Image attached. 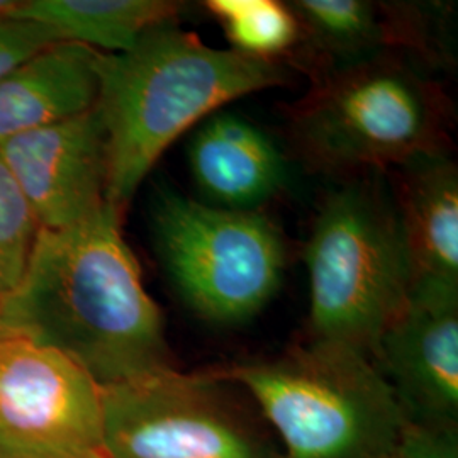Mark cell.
<instances>
[{
	"instance_id": "cell-1",
	"label": "cell",
	"mask_w": 458,
	"mask_h": 458,
	"mask_svg": "<svg viewBox=\"0 0 458 458\" xmlns=\"http://www.w3.org/2000/svg\"><path fill=\"white\" fill-rule=\"evenodd\" d=\"M121 223L106 204L75 226L39 229L22 277L2 297L13 336L60 352L98 386L174 367L164 314Z\"/></svg>"
},
{
	"instance_id": "cell-2",
	"label": "cell",
	"mask_w": 458,
	"mask_h": 458,
	"mask_svg": "<svg viewBox=\"0 0 458 458\" xmlns=\"http://www.w3.org/2000/svg\"><path fill=\"white\" fill-rule=\"evenodd\" d=\"M94 70L107 134L106 200L119 216L182 132L231 100L289 79L280 60L211 48L177 22L148 30L128 51H96Z\"/></svg>"
},
{
	"instance_id": "cell-3",
	"label": "cell",
	"mask_w": 458,
	"mask_h": 458,
	"mask_svg": "<svg viewBox=\"0 0 458 458\" xmlns=\"http://www.w3.org/2000/svg\"><path fill=\"white\" fill-rule=\"evenodd\" d=\"M213 374L250 397L284 458H393L406 421L376 361L344 344L310 338Z\"/></svg>"
},
{
	"instance_id": "cell-4",
	"label": "cell",
	"mask_w": 458,
	"mask_h": 458,
	"mask_svg": "<svg viewBox=\"0 0 458 458\" xmlns=\"http://www.w3.org/2000/svg\"><path fill=\"white\" fill-rule=\"evenodd\" d=\"M291 114L295 149L318 172L395 168L445 151L442 90L399 51L314 77Z\"/></svg>"
},
{
	"instance_id": "cell-5",
	"label": "cell",
	"mask_w": 458,
	"mask_h": 458,
	"mask_svg": "<svg viewBox=\"0 0 458 458\" xmlns=\"http://www.w3.org/2000/svg\"><path fill=\"white\" fill-rule=\"evenodd\" d=\"M304 259L312 340L344 344L374 360L382 333L412 289L394 199L370 182L329 192L312 223Z\"/></svg>"
},
{
	"instance_id": "cell-6",
	"label": "cell",
	"mask_w": 458,
	"mask_h": 458,
	"mask_svg": "<svg viewBox=\"0 0 458 458\" xmlns=\"http://www.w3.org/2000/svg\"><path fill=\"white\" fill-rule=\"evenodd\" d=\"M107 458H284L260 411L214 376L165 367L100 386Z\"/></svg>"
},
{
	"instance_id": "cell-7",
	"label": "cell",
	"mask_w": 458,
	"mask_h": 458,
	"mask_svg": "<svg viewBox=\"0 0 458 458\" xmlns=\"http://www.w3.org/2000/svg\"><path fill=\"white\" fill-rule=\"evenodd\" d=\"M153 236L166 274L204 319L246 321L280 287L285 246L260 211H229L164 192L153 209Z\"/></svg>"
},
{
	"instance_id": "cell-8",
	"label": "cell",
	"mask_w": 458,
	"mask_h": 458,
	"mask_svg": "<svg viewBox=\"0 0 458 458\" xmlns=\"http://www.w3.org/2000/svg\"><path fill=\"white\" fill-rule=\"evenodd\" d=\"M0 458H107L98 382L56 350L0 342Z\"/></svg>"
},
{
	"instance_id": "cell-9",
	"label": "cell",
	"mask_w": 458,
	"mask_h": 458,
	"mask_svg": "<svg viewBox=\"0 0 458 458\" xmlns=\"http://www.w3.org/2000/svg\"><path fill=\"white\" fill-rule=\"evenodd\" d=\"M41 229L70 228L106 204L109 155L98 107L0 141Z\"/></svg>"
},
{
	"instance_id": "cell-10",
	"label": "cell",
	"mask_w": 458,
	"mask_h": 458,
	"mask_svg": "<svg viewBox=\"0 0 458 458\" xmlns=\"http://www.w3.org/2000/svg\"><path fill=\"white\" fill-rule=\"evenodd\" d=\"M374 361L406 418L458 425V287H412Z\"/></svg>"
},
{
	"instance_id": "cell-11",
	"label": "cell",
	"mask_w": 458,
	"mask_h": 458,
	"mask_svg": "<svg viewBox=\"0 0 458 458\" xmlns=\"http://www.w3.org/2000/svg\"><path fill=\"white\" fill-rule=\"evenodd\" d=\"M287 5L299 24L297 58L312 77L389 51L429 53V17L414 4L293 0Z\"/></svg>"
},
{
	"instance_id": "cell-12",
	"label": "cell",
	"mask_w": 458,
	"mask_h": 458,
	"mask_svg": "<svg viewBox=\"0 0 458 458\" xmlns=\"http://www.w3.org/2000/svg\"><path fill=\"white\" fill-rule=\"evenodd\" d=\"M202 202L229 211H260L289 183L291 168L277 143L243 115H208L187 147Z\"/></svg>"
},
{
	"instance_id": "cell-13",
	"label": "cell",
	"mask_w": 458,
	"mask_h": 458,
	"mask_svg": "<svg viewBox=\"0 0 458 458\" xmlns=\"http://www.w3.org/2000/svg\"><path fill=\"white\" fill-rule=\"evenodd\" d=\"M395 208L412 287H458V170L446 151L395 166Z\"/></svg>"
},
{
	"instance_id": "cell-14",
	"label": "cell",
	"mask_w": 458,
	"mask_h": 458,
	"mask_svg": "<svg viewBox=\"0 0 458 458\" xmlns=\"http://www.w3.org/2000/svg\"><path fill=\"white\" fill-rule=\"evenodd\" d=\"M96 49L55 43L0 79V141L82 114L98 102Z\"/></svg>"
},
{
	"instance_id": "cell-15",
	"label": "cell",
	"mask_w": 458,
	"mask_h": 458,
	"mask_svg": "<svg viewBox=\"0 0 458 458\" xmlns=\"http://www.w3.org/2000/svg\"><path fill=\"white\" fill-rule=\"evenodd\" d=\"M185 4L172 0H21L13 19L48 28L58 43L123 53L148 30L177 22Z\"/></svg>"
},
{
	"instance_id": "cell-16",
	"label": "cell",
	"mask_w": 458,
	"mask_h": 458,
	"mask_svg": "<svg viewBox=\"0 0 458 458\" xmlns=\"http://www.w3.org/2000/svg\"><path fill=\"white\" fill-rule=\"evenodd\" d=\"M204 5L221 22L234 51L280 60L297 45L299 24L287 4L276 0H209Z\"/></svg>"
},
{
	"instance_id": "cell-17",
	"label": "cell",
	"mask_w": 458,
	"mask_h": 458,
	"mask_svg": "<svg viewBox=\"0 0 458 458\" xmlns=\"http://www.w3.org/2000/svg\"><path fill=\"white\" fill-rule=\"evenodd\" d=\"M39 225L9 165L0 155V295L22 277Z\"/></svg>"
},
{
	"instance_id": "cell-18",
	"label": "cell",
	"mask_w": 458,
	"mask_h": 458,
	"mask_svg": "<svg viewBox=\"0 0 458 458\" xmlns=\"http://www.w3.org/2000/svg\"><path fill=\"white\" fill-rule=\"evenodd\" d=\"M393 458H458V425L406 418Z\"/></svg>"
},
{
	"instance_id": "cell-19",
	"label": "cell",
	"mask_w": 458,
	"mask_h": 458,
	"mask_svg": "<svg viewBox=\"0 0 458 458\" xmlns=\"http://www.w3.org/2000/svg\"><path fill=\"white\" fill-rule=\"evenodd\" d=\"M55 43L56 38L43 24L0 17V79Z\"/></svg>"
},
{
	"instance_id": "cell-20",
	"label": "cell",
	"mask_w": 458,
	"mask_h": 458,
	"mask_svg": "<svg viewBox=\"0 0 458 458\" xmlns=\"http://www.w3.org/2000/svg\"><path fill=\"white\" fill-rule=\"evenodd\" d=\"M19 5H21V0H0V17L13 19Z\"/></svg>"
},
{
	"instance_id": "cell-21",
	"label": "cell",
	"mask_w": 458,
	"mask_h": 458,
	"mask_svg": "<svg viewBox=\"0 0 458 458\" xmlns=\"http://www.w3.org/2000/svg\"><path fill=\"white\" fill-rule=\"evenodd\" d=\"M9 336H13V335L9 333V329H7L5 323H4V316H2V295H0V342H4V340L9 338Z\"/></svg>"
}]
</instances>
